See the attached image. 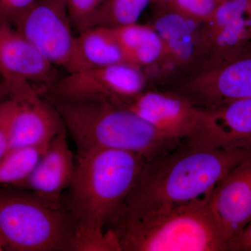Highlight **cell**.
<instances>
[{
    "label": "cell",
    "mask_w": 251,
    "mask_h": 251,
    "mask_svg": "<svg viewBox=\"0 0 251 251\" xmlns=\"http://www.w3.org/2000/svg\"><path fill=\"white\" fill-rule=\"evenodd\" d=\"M148 75L127 63L68 73L50 88L41 91L70 98H104L123 102L145 91Z\"/></svg>",
    "instance_id": "cell-10"
},
{
    "label": "cell",
    "mask_w": 251,
    "mask_h": 251,
    "mask_svg": "<svg viewBox=\"0 0 251 251\" xmlns=\"http://www.w3.org/2000/svg\"><path fill=\"white\" fill-rule=\"evenodd\" d=\"M67 133L64 128L51 140L29 177L17 188L51 202L62 203L64 191L72 184L76 166Z\"/></svg>",
    "instance_id": "cell-16"
},
{
    "label": "cell",
    "mask_w": 251,
    "mask_h": 251,
    "mask_svg": "<svg viewBox=\"0 0 251 251\" xmlns=\"http://www.w3.org/2000/svg\"><path fill=\"white\" fill-rule=\"evenodd\" d=\"M168 136L184 141L191 135L200 108L174 91H144L120 102Z\"/></svg>",
    "instance_id": "cell-15"
},
{
    "label": "cell",
    "mask_w": 251,
    "mask_h": 251,
    "mask_svg": "<svg viewBox=\"0 0 251 251\" xmlns=\"http://www.w3.org/2000/svg\"><path fill=\"white\" fill-rule=\"evenodd\" d=\"M75 224L62 203L0 186V237L15 251H72Z\"/></svg>",
    "instance_id": "cell-5"
},
{
    "label": "cell",
    "mask_w": 251,
    "mask_h": 251,
    "mask_svg": "<svg viewBox=\"0 0 251 251\" xmlns=\"http://www.w3.org/2000/svg\"><path fill=\"white\" fill-rule=\"evenodd\" d=\"M211 193L182 205L122 218L108 229L122 251H228L211 214Z\"/></svg>",
    "instance_id": "cell-4"
},
{
    "label": "cell",
    "mask_w": 251,
    "mask_h": 251,
    "mask_svg": "<svg viewBox=\"0 0 251 251\" xmlns=\"http://www.w3.org/2000/svg\"><path fill=\"white\" fill-rule=\"evenodd\" d=\"M111 28L126 61L145 70L159 67L164 59V46L151 25L138 23Z\"/></svg>",
    "instance_id": "cell-18"
},
{
    "label": "cell",
    "mask_w": 251,
    "mask_h": 251,
    "mask_svg": "<svg viewBox=\"0 0 251 251\" xmlns=\"http://www.w3.org/2000/svg\"><path fill=\"white\" fill-rule=\"evenodd\" d=\"M209 207L229 248L251 221V155L217 183L211 193Z\"/></svg>",
    "instance_id": "cell-13"
},
{
    "label": "cell",
    "mask_w": 251,
    "mask_h": 251,
    "mask_svg": "<svg viewBox=\"0 0 251 251\" xmlns=\"http://www.w3.org/2000/svg\"><path fill=\"white\" fill-rule=\"evenodd\" d=\"M151 2L152 0H105L96 15L93 27H114L138 23Z\"/></svg>",
    "instance_id": "cell-20"
},
{
    "label": "cell",
    "mask_w": 251,
    "mask_h": 251,
    "mask_svg": "<svg viewBox=\"0 0 251 251\" xmlns=\"http://www.w3.org/2000/svg\"><path fill=\"white\" fill-rule=\"evenodd\" d=\"M191 145L251 151V98L211 108H200L191 135Z\"/></svg>",
    "instance_id": "cell-11"
},
{
    "label": "cell",
    "mask_w": 251,
    "mask_h": 251,
    "mask_svg": "<svg viewBox=\"0 0 251 251\" xmlns=\"http://www.w3.org/2000/svg\"><path fill=\"white\" fill-rule=\"evenodd\" d=\"M150 25L164 46L161 76L174 77L176 82L202 69L206 53L202 21L168 7L156 11Z\"/></svg>",
    "instance_id": "cell-7"
},
{
    "label": "cell",
    "mask_w": 251,
    "mask_h": 251,
    "mask_svg": "<svg viewBox=\"0 0 251 251\" xmlns=\"http://www.w3.org/2000/svg\"><path fill=\"white\" fill-rule=\"evenodd\" d=\"M122 63H126L125 54L111 28L98 26L75 36L70 59L64 69L72 73Z\"/></svg>",
    "instance_id": "cell-17"
},
{
    "label": "cell",
    "mask_w": 251,
    "mask_h": 251,
    "mask_svg": "<svg viewBox=\"0 0 251 251\" xmlns=\"http://www.w3.org/2000/svg\"><path fill=\"white\" fill-rule=\"evenodd\" d=\"M226 0H172L169 7L204 22Z\"/></svg>",
    "instance_id": "cell-22"
},
{
    "label": "cell",
    "mask_w": 251,
    "mask_h": 251,
    "mask_svg": "<svg viewBox=\"0 0 251 251\" xmlns=\"http://www.w3.org/2000/svg\"><path fill=\"white\" fill-rule=\"evenodd\" d=\"M41 94L58 112L75 142L77 153L121 150L150 161L183 142L162 133L117 100L70 98L49 92Z\"/></svg>",
    "instance_id": "cell-3"
},
{
    "label": "cell",
    "mask_w": 251,
    "mask_h": 251,
    "mask_svg": "<svg viewBox=\"0 0 251 251\" xmlns=\"http://www.w3.org/2000/svg\"><path fill=\"white\" fill-rule=\"evenodd\" d=\"M202 35L206 57L201 71L237 55L251 41V0H226L202 22Z\"/></svg>",
    "instance_id": "cell-12"
},
{
    "label": "cell",
    "mask_w": 251,
    "mask_h": 251,
    "mask_svg": "<svg viewBox=\"0 0 251 251\" xmlns=\"http://www.w3.org/2000/svg\"><path fill=\"white\" fill-rule=\"evenodd\" d=\"M171 2L172 0H152L151 4L154 6L156 11H158L169 7Z\"/></svg>",
    "instance_id": "cell-26"
},
{
    "label": "cell",
    "mask_w": 251,
    "mask_h": 251,
    "mask_svg": "<svg viewBox=\"0 0 251 251\" xmlns=\"http://www.w3.org/2000/svg\"><path fill=\"white\" fill-rule=\"evenodd\" d=\"M251 155L247 150L208 148L183 141L174 150L146 161L117 221L205 196L229 170Z\"/></svg>",
    "instance_id": "cell-2"
},
{
    "label": "cell",
    "mask_w": 251,
    "mask_h": 251,
    "mask_svg": "<svg viewBox=\"0 0 251 251\" xmlns=\"http://www.w3.org/2000/svg\"><path fill=\"white\" fill-rule=\"evenodd\" d=\"M47 147H31L8 151L0 160V186L17 187L22 184L29 177Z\"/></svg>",
    "instance_id": "cell-19"
},
{
    "label": "cell",
    "mask_w": 251,
    "mask_h": 251,
    "mask_svg": "<svg viewBox=\"0 0 251 251\" xmlns=\"http://www.w3.org/2000/svg\"><path fill=\"white\" fill-rule=\"evenodd\" d=\"M36 0H0V22L12 25Z\"/></svg>",
    "instance_id": "cell-24"
},
{
    "label": "cell",
    "mask_w": 251,
    "mask_h": 251,
    "mask_svg": "<svg viewBox=\"0 0 251 251\" xmlns=\"http://www.w3.org/2000/svg\"><path fill=\"white\" fill-rule=\"evenodd\" d=\"M14 99L0 100V160L9 151L10 133L15 111Z\"/></svg>",
    "instance_id": "cell-23"
},
{
    "label": "cell",
    "mask_w": 251,
    "mask_h": 251,
    "mask_svg": "<svg viewBox=\"0 0 251 251\" xmlns=\"http://www.w3.org/2000/svg\"><path fill=\"white\" fill-rule=\"evenodd\" d=\"M229 251H251V221L229 244Z\"/></svg>",
    "instance_id": "cell-25"
},
{
    "label": "cell",
    "mask_w": 251,
    "mask_h": 251,
    "mask_svg": "<svg viewBox=\"0 0 251 251\" xmlns=\"http://www.w3.org/2000/svg\"><path fill=\"white\" fill-rule=\"evenodd\" d=\"M55 67H67L75 36L66 0H36L11 25Z\"/></svg>",
    "instance_id": "cell-8"
},
{
    "label": "cell",
    "mask_w": 251,
    "mask_h": 251,
    "mask_svg": "<svg viewBox=\"0 0 251 251\" xmlns=\"http://www.w3.org/2000/svg\"><path fill=\"white\" fill-rule=\"evenodd\" d=\"M105 0H66L73 27L77 33L93 27L94 18Z\"/></svg>",
    "instance_id": "cell-21"
},
{
    "label": "cell",
    "mask_w": 251,
    "mask_h": 251,
    "mask_svg": "<svg viewBox=\"0 0 251 251\" xmlns=\"http://www.w3.org/2000/svg\"><path fill=\"white\" fill-rule=\"evenodd\" d=\"M2 96L14 99L16 103L10 133L9 151L48 146L65 128L55 108L29 82H20L6 86Z\"/></svg>",
    "instance_id": "cell-9"
},
{
    "label": "cell",
    "mask_w": 251,
    "mask_h": 251,
    "mask_svg": "<svg viewBox=\"0 0 251 251\" xmlns=\"http://www.w3.org/2000/svg\"><path fill=\"white\" fill-rule=\"evenodd\" d=\"M0 74L4 83L23 81L39 86V91L50 88L60 77L55 66L34 44L9 23L2 22H0Z\"/></svg>",
    "instance_id": "cell-14"
},
{
    "label": "cell",
    "mask_w": 251,
    "mask_h": 251,
    "mask_svg": "<svg viewBox=\"0 0 251 251\" xmlns=\"http://www.w3.org/2000/svg\"><path fill=\"white\" fill-rule=\"evenodd\" d=\"M5 249V245L4 243L3 242L2 239H1V238L0 237V251L4 250Z\"/></svg>",
    "instance_id": "cell-27"
},
{
    "label": "cell",
    "mask_w": 251,
    "mask_h": 251,
    "mask_svg": "<svg viewBox=\"0 0 251 251\" xmlns=\"http://www.w3.org/2000/svg\"><path fill=\"white\" fill-rule=\"evenodd\" d=\"M171 90L198 108L251 98V41L228 60L176 81Z\"/></svg>",
    "instance_id": "cell-6"
},
{
    "label": "cell",
    "mask_w": 251,
    "mask_h": 251,
    "mask_svg": "<svg viewBox=\"0 0 251 251\" xmlns=\"http://www.w3.org/2000/svg\"><path fill=\"white\" fill-rule=\"evenodd\" d=\"M147 160L116 150L77 153L75 174L62 202L75 224L73 251H120L108 229L118 219Z\"/></svg>",
    "instance_id": "cell-1"
}]
</instances>
